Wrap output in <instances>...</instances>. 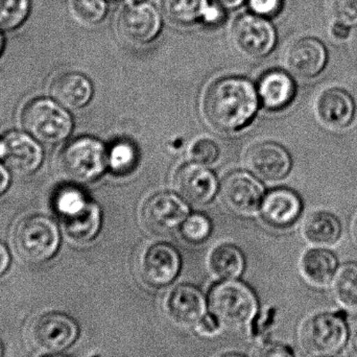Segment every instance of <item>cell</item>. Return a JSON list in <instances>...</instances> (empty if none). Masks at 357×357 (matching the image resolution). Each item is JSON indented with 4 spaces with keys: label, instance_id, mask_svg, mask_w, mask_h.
I'll return each mask as SVG.
<instances>
[{
    "label": "cell",
    "instance_id": "4",
    "mask_svg": "<svg viewBox=\"0 0 357 357\" xmlns=\"http://www.w3.org/2000/svg\"><path fill=\"white\" fill-rule=\"evenodd\" d=\"M60 231L47 216H27L17 225L14 245L18 255L29 264H39L56 255L60 247Z\"/></svg>",
    "mask_w": 357,
    "mask_h": 357
},
{
    "label": "cell",
    "instance_id": "50",
    "mask_svg": "<svg viewBox=\"0 0 357 357\" xmlns=\"http://www.w3.org/2000/svg\"><path fill=\"white\" fill-rule=\"evenodd\" d=\"M317 357H331V356H317Z\"/></svg>",
    "mask_w": 357,
    "mask_h": 357
},
{
    "label": "cell",
    "instance_id": "27",
    "mask_svg": "<svg viewBox=\"0 0 357 357\" xmlns=\"http://www.w3.org/2000/svg\"><path fill=\"white\" fill-rule=\"evenodd\" d=\"M165 16L177 24H191L206 17L209 6L206 0H159Z\"/></svg>",
    "mask_w": 357,
    "mask_h": 357
},
{
    "label": "cell",
    "instance_id": "6",
    "mask_svg": "<svg viewBox=\"0 0 357 357\" xmlns=\"http://www.w3.org/2000/svg\"><path fill=\"white\" fill-rule=\"evenodd\" d=\"M106 167V149L100 140L91 137L69 142L58 158L61 175L73 182H92L102 176Z\"/></svg>",
    "mask_w": 357,
    "mask_h": 357
},
{
    "label": "cell",
    "instance_id": "38",
    "mask_svg": "<svg viewBox=\"0 0 357 357\" xmlns=\"http://www.w3.org/2000/svg\"><path fill=\"white\" fill-rule=\"evenodd\" d=\"M10 171L6 165L0 163V197L8 190L10 186Z\"/></svg>",
    "mask_w": 357,
    "mask_h": 357
},
{
    "label": "cell",
    "instance_id": "5",
    "mask_svg": "<svg viewBox=\"0 0 357 357\" xmlns=\"http://www.w3.org/2000/svg\"><path fill=\"white\" fill-rule=\"evenodd\" d=\"M212 314L222 325L229 327L245 326L258 310V301L254 291L241 281L222 280L212 287L209 293Z\"/></svg>",
    "mask_w": 357,
    "mask_h": 357
},
{
    "label": "cell",
    "instance_id": "2",
    "mask_svg": "<svg viewBox=\"0 0 357 357\" xmlns=\"http://www.w3.org/2000/svg\"><path fill=\"white\" fill-rule=\"evenodd\" d=\"M348 340L347 317L340 310L312 314L300 327V345L312 356H331L341 351Z\"/></svg>",
    "mask_w": 357,
    "mask_h": 357
},
{
    "label": "cell",
    "instance_id": "23",
    "mask_svg": "<svg viewBox=\"0 0 357 357\" xmlns=\"http://www.w3.org/2000/svg\"><path fill=\"white\" fill-rule=\"evenodd\" d=\"M302 234L312 245L329 247L335 245L341 238V222L337 216L329 212H312L304 220Z\"/></svg>",
    "mask_w": 357,
    "mask_h": 357
},
{
    "label": "cell",
    "instance_id": "9",
    "mask_svg": "<svg viewBox=\"0 0 357 357\" xmlns=\"http://www.w3.org/2000/svg\"><path fill=\"white\" fill-rule=\"evenodd\" d=\"M161 19L152 4L133 1L126 4L117 17V31L128 43H149L160 31Z\"/></svg>",
    "mask_w": 357,
    "mask_h": 357
},
{
    "label": "cell",
    "instance_id": "30",
    "mask_svg": "<svg viewBox=\"0 0 357 357\" xmlns=\"http://www.w3.org/2000/svg\"><path fill=\"white\" fill-rule=\"evenodd\" d=\"M89 199L79 187L67 185L58 189L54 197V208L61 220L79 211L89 203Z\"/></svg>",
    "mask_w": 357,
    "mask_h": 357
},
{
    "label": "cell",
    "instance_id": "41",
    "mask_svg": "<svg viewBox=\"0 0 357 357\" xmlns=\"http://www.w3.org/2000/svg\"><path fill=\"white\" fill-rule=\"evenodd\" d=\"M220 6L226 8H235L243 3V0H215Z\"/></svg>",
    "mask_w": 357,
    "mask_h": 357
},
{
    "label": "cell",
    "instance_id": "8",
    "mask_svg": "<svg viewBox=\"0 0 357 357\" xmlns=\"http://www.w3.org/2000/svg\"><path fill=\"white\" fill-rule=\"evenodd\" d=\"M79 335L77 322L68 314L50 312L36 319L31 329V340L44 354H58L73 345Z\"/></svg>",
    "mask_w": 357,
    "mask_h": 357
},
{
    "label": "cell",
    "instance_id": "21",
    "mask_svg": "<svg viewBox=\"0 0 357 357\" xmlns=\"http://www.w3.org/2000/svg\"><path fill=\"white\" fill-rule=\"evenodd\" d=\"M299 266L302 276L310 284L324 287L333 283L337 272V259L328 250L314 248L304 252Z\"/></svg>",
    "mask_w": 357,
    "mask_h": 357
},
{
    "label": "cell",
    "instance_id": "12",
    "mask_svg": "<svg viewBox=\"0 0 357 357\" xmlns=\"http://www.w3.org/2000/svg\"><path fill=\"white\" fill-rule=\"evenodd\" d=\"M0 139L3 144L1 161L8 171L15 175L29 176L39 169L43 150L35 138L23 132L10 131Z\"/></svg>",
    "mask_w": 357,
    "mask_h": 357
},
{
    "label": "cell",
    "instance_id": "24",
    "mask_svg": "<svg viewBox=\"0 0 357 357\" xmlns=\"http://www.w3.org/2000/svg\"><path fill=\"white\" fill-rule=\"evenodd\" d=\"M65 232L71 241L84 243L92 241L100 231L102 214L100 208L90 201L85 207L62 218Z\"/></svg>",
    "mask_w": 357,
    "mask_h": 357
},
{
    "label": "cell",
    "instance_id": "45",
    "mask_svg": "<svg viewBox=\"0 0 357 357\" xmlns=\"http://www.w3.org/2000/svg\"><path fill=\"white\" fill-rule=\"evenodd\" d=\"M2 156H3V144H2L1 139H0V160H1Z\"/></svg>",
    "mask_w": 357,
    "mask_h": 357
},
{
    "label": "cell",
    "instance_id": "10",
    "mask_svg": "<svg viewBox=\"0 0 357 357\" xmlns=\"http://www.w3.org/2000/svg\"><path fill=\"white\" fill-rule=\"evenodd\" d=\"M142 220L151 232L169 234L177 230L188 216V207L174 193L160 192L144 204Z\"/></svg>",
    "mask_w": 357,
    "mask_h": 357
},
{
    "label": "cell",
    "instance_id": "29",
    "mask_svg": "<svg viewBox=\"0 0 357 357\" xmlns=\"http://www.w3.org/2000/svg\"><path fill=\"white\" fill-rule=\"evenodd\" d=\"M69 12L79 24L94 26L106 16L107 3L105 0H70Z\"/></svg>",
    "mask_w": 357,
    "mask_h": 357
},
{
    "label": "cell",
    "instance_id": "1",
    "mask_svg": "<svg viewBox=\"0 0 357 357\" xmlns=\"http://www.w3.org/2000/svg\"><path fill=\"white\" fill-rule=\"evenodd\" d=\"M258 108V92L241 77H225L214 82L204 96L203 112L213 129L234 133L247 127Z\"/></svg>",
    "mask_w": 357,
    "mask_h": 357
},
{
    "label": "cell",
    "instance_id": "35",
    "mask_svg": "<svg viewBox=\"0 0 357 357\" xmlns=\"http://www.w3.org/2000/svg\"><path fill=\"white\" fill-rule=\"evenodd\" d=\"M255 357H296V354L289 346L278 342H271L260 346Z\"/></svg>",
    "mask_w": 357,
    "mask_h": 357
},
{
    "label": "cell",
    "instance_id": "7",
    "mask_svg": "<svg viewBox=\"0 0 357 357\" xmlns=\"http://www.w3.org/2000/svg\"><path fill=\"white\" fill-rule=\"evenodd\" d=\"M233 47L249 59H260L272 52L276 42L274 27L259 15L243 14L230 29Z\"/></svg>",
    "mask_w": 357,
    "mask_h": 357
},
{
    "label": "cell",
    "instance_id": "37",
    "mask_svg": "<svg viewBox=\"0 0 357 357\" xmlns=\"http://www.w3.org/2000/svg\"><path fill=\"white\" fill-rule=\"evenodd\" d=\"M195 329L202 335L213 337V335H218L220 333V329H222V323L212 312H210V314L207 312L203 317V319L197 323Z\"/></svg>",
    "mask_w": 357,
    "mask_h": 357
},
{
    "label": "cell",
    "instance_id": "3",
    "mask_svg": "<svg viewBox=\"0 0 357 357\" xmlns=\"http://www.w3.org/2000/svg\"><path fill=\"white\" fill-rule=\"evenodd\" d=\"M65 109L54 100L35 98L23 109V129L40 144H61L69 137L73 126L70 114Z\"/></svg>",
    "mask_w": 357,
    "mask_h": 357
},
{
    "label": "cell",
    "instance_id": "32",
    "mask_svg": "<svg viewBox=\"0 0 357 357\" xmlns=\"http://www.w3.org/2000/svg\"><path fill=\"white\" fill-rule=\"evenodd\" d=\"M211 232V222L207 216L195 213L188 215L181 225V233L187 241L201 243L208 238Z\"/></svg>",
    "mask_w": 357,
    "mask_h": 357
},
{
    "label": "cell",
    "instance_id": "28",
    "mask_svg": "<svg viewBox=\"0 0 357 357\" xmlns=\"http://www.w3.org/2000/svg\"><path fill=\"white\" fill-rule=\"evenodd\" d=\"M137 162V150L127 140L114 142L107 152V165L115 175H128L135 169Z\"/></svg>",
    "mask_w": 357,
    "mask_h": 357
},
{
    "label": "cell",
    "instance_id": "31",
    "mask_svg": "<svg viewBox=\"0 0 357 357\" xmlns=\"http://www.w3.org/2000/svg\"><path fill=\"white\" fill-rule=\"evenodd\" d=\"M31 10V0H0V29L14 31L23 24Z\"/></svg>",
    "mask_w": 357,
    "mask_h": 357
},
{
    "label": "cell",
    "instance_id": "44",
    "mask_svg": "<svg viewBox=\"0 0 357 357\" xmlns=\"http://www.w3.org/2000/svg\"><path fill=\"white\" fill-rule=\"evenodd\" d=\"M3 47H4V38H3V35H2L1 29H0V54H1L2 52H3Z\"/></svg>",
    "mask_w": 357,
    "mask_h": 357
},
{
    "label": "cell",
    "instance_id": "17",
    "mask_svg": "<svg viewBox=\"0 0 357 357\" xmlns=\"http://www.w3.org/2000/svg\"><path fill=\"white\" fill-rule=\"evenodd\" d=\"M285 63L287 68L298 77H316L324 68L326 50L318 40L305 38L289 46Z\"/></svg>",
    "mask_w": 357,
    "mask_h": 357
},
{
    "label": "cell",
    "instance_id": "26",
    "mask_svg": "<svg viewBox=\"0 0 357 357\" xmlns=\"http://www.w3.org/2000/svg\"><path fill=\"white\" fill-rule=\"evenodd\" d=\"M331 285L337 303L345 310L357 312V264H346L337 268Z\"/></svg>",
    "mask_w": 357,
    "mask_h": 357
},
{
    "label": "cell",
    "instance_id": "22",
    "mask_svg": "<svg viewBox=\"0 0 357 357\" xmlns=\"http://www.w3.org/2000/svg\"><path fill=\"white\" fill-rule=\"evenodd\" d=\"M296 86L291 77L280 70H272L262 75L258 84V96L268 110L284 109L295 98Z\"/></svg>",
    "mask_w": 357,
    "mask_h": 357
},
{
    "label": "cell",
    "instance_id": "13",
    "mask_svg": "<svg viewBox=\"0 0 357 357\" xmlns=\"http://www.w3.org/2000/svg\"><path fill=\"white\" fill-rule=\"evenodd\" d=\"M163 308L171 322L178 327L189 328L197 326L207 314V302L197 287L181 284L167 294Z\"/></svg>",
    "mask_w": 357,
    "mask_h": 357
},
{
    "label": "cell",
    "instance_id": "18",
    "mask_svg": "<svg viewBox=\"0 0 357 357\" xmlns=\"http://www.w3.org/2000/svg\"><path fill=\"white\" fill-rule=\"evenodd\" d=\"M302 202L299 195L287 188L271 191L261 202L264 222L274 228H287L299 218Z\"/></svg>",
    "mask_w": 357,
    "mask_h": 357
},
{
    "label": "cell",
    "instance_id": "19",
    "mask_svg": "<svg viewBox=\"0 0 357 357\" xmlns=\"http://www.w3.org/2000/svg\"><path fill=\"white\" fill-rule=\"evenodd\" d=\"M354 102L347 92L337 88L319 94L316 114L319 121L331 129H343L350 125L354 116Z\"/></svg>",
    "mask_w": 357,
    "mask_h": 357
},
{
    "label": "cell",
    "instance_id": "40",
    "mask_svg": "<svg viewBox=\"0 0 357 357\" xmlns=\"http://www.w3.org/2000/svg\"><path fill=\"white\" fill-rule=\"evenodd\" d=\"M333 35L337 39H346L349 36V26L342 24V23L335 22L333 27Z\"/></svg>",
    "mask_w": 357,
    "mask_h": 357
},
{
    "label": "cell",
    "instance_id": "20",
    "mask_svg": "<svg viewBox=\"0 0 357 357\" xmlns=\"http://www.w3.org/2000/svg\"><path fill=\"white\" fill-rule=\"evenodd\" d=\"M50 94L64 108L77 110L90 102L93 88L91 82L82 73H65L52 81Z\"/></svg>",
    "mask_w": 357,
    "mask_h": 357
},
{
    "label": "cell",
    "instance_id": "14",
    "mask_svg": "<svg viewBox=\"0 0 357 357\" xmlns=\"http://www.w3.org/2000/svg\"><path fill=\"white\" fill-rule=\"evenodd\" d=\"M222 197L232 211L239 214L253 213L261 204L264 187L250 174L236 172L225 178Z\"/></svg>",
    "mask_w": 357,
    "mask_h": 357
},
{
    "label": "cell",
    "instance_id": "33",
    "mask_svg": "<svg viewBox=\"0 0 357 357\" xmlns=\"http://www.w3.org/2000/svg\"><path fill=\"white\" fill-rule=\"evenodd\" d=\"M331 13L335 22L354 26L357 24V0H331Z\"/></svg>",
    "mask_w": 357,
    "mask_h": 357
},
{
    "label": "cell",
    "instance_id": "42",
    "mask_svg": "<svg viewBox=\"0 0 357 357\" xmlns=\"http://www.w3.org/2000/svg\"><path fill=\"white\" fill-rule=\"evenodd\" d=\"M352 352H354V356L357 357V328L356 331H354V337H352Z\"/></svg>",
    "mask_w": 357,
    "mask_h": 357
},
{
    "label": "cell",
    "instance_id": "16",
    "mask_svg": "<svg viewBox=\"0 0 357 357\" xmlns=\"http://www.w3.org/2000/svg\"><path fill=\"white\" fill-rule=\"evenodd\" d=\"M174 183L176 190L183 199L199 205L211 201L218 188V182L212 172L199 163L181 167Z\"/></svg>",
    "mask_w": 357,
    "mask_h": 357
},
{
    "label": "cell",
    "instance_id": "34",
    "mask_svg": "<svg viewBox=\"0 0 357 357\" xmlns=\"http://www.w3.org/2000/svg\"><path fill=\"white\" fill-rule=\"evenodd\" d=\"M189 156L193 162L202 165H212L218 157V148L210 139H199L191 146Z\"/></svg>",
    "mask_w": 357,
    "mask_h": 357
},
{
    "label": "cell",
    "instance_id": "39",
    "mask_svg": "<svg viewBox=\"0 0 357 357\" xmlns=\"http://www.w3.org/2000/svg\"><path fill=\"white\" fill-rule=\"evenodd\" d=\"M10 256L8 248L0 241V276L8 270L10 266Z\"/></svg>",
    "mask_w": 357,
    "mask_h": 357
},
{
    "label": "cell",
    "instance_id": "46",
    "mask_svg": "<svg viewBox=\"0 0 357 357\" xmlns=\"http://www.w3.org/2000/svg\"><path fill=\"white\" fill-rule=\"evenodd\" d=\"M44 357H66V356H60V354H48V356H46Z\"/></svg>",
    "mask_w": 357,
    "mask_h": 357
},
{
    "label": "cell",
    "instance_id": "11",
    "mask_svg": "<svg viewBox=\"0 0 357 357\" xmlns=\"http://www.w3.org/2000/svg\"><path fill=\"white\" fill-rule=\"evenodd\" d=\"M180 268V255L173 245L167 243L151 245L140 258V276L146 284L154 289H162L173 283Z\"/></svg>",
    "mask_w": 357,
    "mask_h": 357
},
{
    "label": "cell",
    "instance_id": "43",
    "mask_svg": "<svg viewBox=\"0 0 357 357\" xmlns=\"http://www.w3.org/2000/svg\"><path fill=\"white\" fill-rule=\"evenodd\" d=\"M220 357H247L243 354H238V352H227V354H222Z\"/></svg>",
    "mask_w": 357,
    "mask_h": 357
},
{
    "label": "cell",
    "instance_id": "48",
    "mask_svg": "<svg viewBox=\"0 0 357 357\" xmlns=\"http://www.w3.org/2000/svg\"><path fill=\"white\" fill-rule=\"evenodd\" d=\"M356 237H357V220H356Z\"/></svg>",
    "mask_w": 357,
    "mask_h": 357
},
{
    "label": "cell",
    "instance_id": "15",
    "mask_svg": "<svg viewBox=\"0 0 357 357\" xmlns=\"http://www.w3.org/2000/svg\"><path fill=\"white\" fill-rule=\"evenodd\" d=\"M245 163L257 177L266 181H279L287 177L291 167L287 151L275 142L254 144L248 151Z\"/></svg>",
    "mask_w": 357,
    "mask_h": 357
},
{
    "label": "cell",
    "instance_id": "47",
    "mask_svg": "<svg viewBox=\"0 0 357 357\" xmlns=\"http://www.w3.org/2000/svg\"><path fill=\"white\" fill-rule=\"evenodd\" d=\"M0 357H3V348H2L1 342H0Z\"/></svg>",
    "mask_w": 357,
    "mask_h": 357
},
{
    "label": "cell",
    "instance_id": "25",
    "mask_svg": "<svg viewBox=\"0 0 357 357\" xmlns=\"http://www.w3.org/2000/svg\"><path fill=\"white\" fill-rule=\"evenodd\" d=\"M207 264L212 276L220 280H232L243 273L245 258L234 245L222 243L210 252Z\"/></svg>",
    "mask_w": 357,
    "mask_h": 357
},
{
    "label": "cell",
    "instance_id": "49",
    "mask_svg": "<svg viewBox=\"0 0 357 357\" xmlns=\"http://www.w3.org/2000/svg\"><path fill=\"white\" fill-rule=\"evenodd\" d=\"M356 50H357V37H356Z\"/></svg>",
    "mask_w": 357,
    "mask_h": 357
},
{
    "label": "cell",
    "instance_id": "36",
    "mask_svg": "<svg viewBox=\"0 0 357 357\" xmlns=\"http://www.w3.org/2000/svg\"><path fill=\"white\" fill-rule=\"evenodd\" d=\"M249 4L256 15L271 17L280 10L281 0H249Z\"/></svg>",
    "mask_w": 357,
    "mask_h": 357
}]
</instances>
